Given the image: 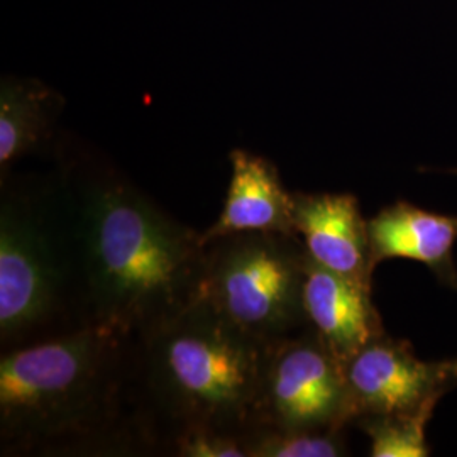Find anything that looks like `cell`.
<instances>
[{"label": "cell", "mask_w": 457, "mask_h": 457, "mask_svg": "<svg viewBox=\"0 0 457 457\" xmlns=\"http://www.w3.org/2000/svg\"><path fill=\"white\" fill-rule=\"evenodd\" d=\"M0 456H158L136 337L87 326L2 353Z\"/></svg>", "instance_id": "1"}, {"label": "cell", "mask_w": 457, "mask_h": 457, "mask_svg": "<svg viewBox=\"0 0 457 457\" xmlns=\"http://www.w3.org/2000/svg\"><path fill=\"white\" fill-rule=\"evenodd\" d=\"M54 163L79 237L94 326L137 337L200 298L202 232L94 153L58 145Z\"/></svg>", "instance_id": "2"}, {"label": "cell", "mask_w": 457, "mask_h": 457, "mask_svg": "<svg viewBox=\"0 0 457 457\" xmlns=\"http://www.w3.org/2000/svg\"><path fill=\"white\" fill-rule=\"evenodd\" d=\"M136 349L141 400L158 456L187 430L245 434L258 424L268 344L205 300L137 336Z\"/></svg>", "instance_id": "3"}, {"label": "cell", "mask_w": 457, "mask_h": 457, "mask_svg": "<svg viewBox=\"0 0 457 457\" xmlns=\"http://www.w3.org/2000/svg\"><path fill=\"white\" fill-rule=\"evenodd\" d=\"M94 326L65 188L46 177L0 179V349Z\"/></svg>", "instance_id": "4"}, {"label": "cell", "mask_w": 457, "mask_h": 457, "mask_svg": "<svg viewBox=\"0 0 457 457\" xmlns=\"http://www.w3.org/2000/svg\"><path fill=\"white\" fill-rule=\"evenodd\" d=\"M309 254L296 234L247 230L205 245L200 298L249 336L271 344L307 328Z\"/></svg>", "instance_id": "5"}, {"label": "cell", "mask_w": 457, "mask_h": 457, "mask_svg": "<svg viewBox=\"0 0 457 457\" xmlns=\"http://www.w3.org/2000/svg\"><path fill=\"white\" fill-rule=\"evenodd\" d=\"M349 424L343 362L311 327L268 344L254 427L320 430Z\"/></svg>", "instance_id": "6"}, {"label": "cell", "mask_w": 457, "mask_h": 457, "mask_svg": "<svg viewBox=\"0 0 457 457\" xmlns=\"http://www.w3.org/2000/svg\"><path fill=\"white\" fill-rule=\"evenodd\" d=\"M349 422L434 411L457 385V361L419 360L407 341L383 334L344 362Z\"/></svg>", "instance_id": "7"}, {"label": "cell", "mask_w": 457, "mask_h": 457, "mask_svg": "<svg viewBox=\"0 0 457 457\" xmlns=\"http://www.w3.org/2000/svg\"><path fill=\"white\" fill-rule=\"evenodd\" d=\"M295 234L312 262L373 287L368 220L351 194H294Z\"/></svg>", "instance_id": "8"}, {"label": "cell", "mask_w": 457, "mask_h": 457, "mask_svg": "<svg viewBox=\"0 0 457 457\" xmlns=\"http://www.w3.org/2000/svg\"><path fill=\"white\" fill-rule=\"evenodd\" d=\"M303 311L309 327L343 366L361 347L386 334L371 288L311 258L303 283Z\"/></svg>", "instance_id": "9"}, {"label": "cell", "mask_w": 457, "mask_h": 457, "mask_svg": "<svg viewBox=\"0 0 457 457\" xmlns=\"http://www.w3.org/2000/svg\"><path fill=\"white\" fill-rule=\"evenodd\" d=\"M370 262L403 258L422 262L442 283L457 290L453 249L457 241V215L424 211L409 202H396L368 220Z\"/></svg>", "instance_id": "10"}, {"label": "cell", "mask_w": 457, "mask_h": 457, "mask_svg": "<svg viewBox=\"0 0 457 457\" xmlns=\"http://www.w3.org/2000/svg\"><path fill=\"white\" fill-rule=\"evenodd\" d=\"M228 162L232 175L224 209L202 232L204 245L247 230L295 234L294 194L285 188L277 166L245 149H232Z\"/></svg>", "instance_id": "11"}, {"label": "cell", "mask_w": 457, "mask_h": 457, "mask_svg": "<svg viewBox=\"0 0 457 457\" xmlns=\"http://www.w3.org/2000/svg\"><path fill=\"white\" fill-rule=\"evenodd\" d=\"M65 98L37 79L4 77L0 82V179L19 160L56 151V126Z\"/></svg>", "instance_id": "12"}, {"label": "cell", "mask_w": 457, "mask_h": 457, "mask_svg": "<svg viewBox=\"0 0 457 457\" xmlns=\"http://www.w3.org/2000/svg\"><path fill=\"white\" fill-rule=\"evenodd\" d=\"M247 457L347 456L344 428L283 430L258 425L243 436Z\"/></svg>", "instance_id": "13"}, {"label": "cell", "mask_w": 457, "mask_h": 457, "mask_svg": "<svg viewBox=\"0 0 457 457\" xmlns=\"http://www.w3.org/2000/svg\"><path fill=\"white\" fill-rule=\"evenodd\" d=\"M432 413L360 417L353 424L370 437L373 457H425L430 454L425 428Z\"/></svg>", "instance_id": "14"}, {"label": "cell", "mask_w": 457, "mask_h": 457, "mask_svg": "<svg viewBox=\"0 0 457 457\" xmlns=\"http://www.w3.org/2000/svg\"><path fill=\"white\" fill-rule=\"evenodd\" d=\"M243 436L209 428L187 430L168 442L164 456L247 457Z\"/></svg>", "instance_id": "15"}]
</instances>
